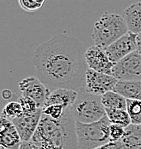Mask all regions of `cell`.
I'll return each mask as SVG.
<instances>
[{
  "label": "cell",
  "mask_w": 141,
  "mask_h": 149,
  "mask_svg": "<svg viewBox=\"0 0 141 149\" xmlns=\"http://www.w3.org/2000/svg\"><path fill=\"white\" fill-rule=\"evenodd\" d=\"M85 51L77 38L61 33L37 47L32 63L39 79L49 88H67L80 93L85 90Z\"/></svg>",
  "instance_id": "obj_1"
},
{
  "label": "cell",
  "mask_w": 141,
  "mask_h": 149,
  "mask_svg": "<svg viewBox=\"0 0 141 149\" xmlns=\"http://www.w3.org/2000/svg\"><path fill=\"white\" fill-rule=\"evenodd\" d=\"M31 140L38 149H80L70 108L66 109L63 117L58 120L42 114L39 126Z\"/></svg>",
  "instance_id": "obj_2"
},
{
  "label": "cell",
  "mask_w": 141,
  "mask_h": 149,
  "mask_svg": "<svg viewBox=\"0 0 141 149\" xmlns=\"http://www.w3.org/2000/svg\"><path fill=\"white\" fill-rule=\"evenodd\" d=\"M129 31L123 15L104 13L94 23L92 38L95 45L105 49Z\"/></svg>",
  "instance_id": "obj_3"
},
{
  "label": "cell",
  "mask_w": 141,
  "mask_h": 149,
  "mask_svg": "<svg viewBox=\"0 0 141 149\" xmlns=\"http://www.w3.org/2000/svg\"><path fill=\"white\" fill-rule=\"evenodd\" d=\"M110 125L107 116L93 123H80L75 121L77 140L80 149H95L110 141Z\"/></svg>",
  "instance_id": "obj_4"
},
{
  "label": "cell",
  "mask_w": 141,
  "mask_h": 149,
  "mask_svg": "<svg viewBox=\"0 0 141 149\" xmlns=\"http://www.w3.org/2000/svg\"><path fill=\"white\" fill-rule=\"evenodd\" d=\"M70 111L74 120L80 123H93L106 116V109L102 104L101 96L89 94L85 90L79 93Z\"/></svg>",
  "instance_id": "obj_5"
},
{
  "label": "cell",
  "mask_w": 141,
  "mask_h": 149,
  "mask_svg": "<svg viewBox=\"0 0 141 149\" xmlns=\"http://www.w3.org/2000/svg\"><path fill=\"white\" fill-rule=\"evenodd\" d=\"M112 75L120 81L141 80V54L138 51H134L115 63Z\"/></svg>",
  "instance_id": "obj_6"
},
{
  "label": "cell",
  "mask_w": 141,
  "mask_h": 149,
  "mask_svg": "<svg viewBox=\"0 0 141 149\" xmlns=\"http://www.w3.org/2000/svg\"><path fill=\"white\" fill-rule=\"evenodd\" d=\"M118 80L113 75L97 72L87 68L85 75V91L89 94L102 96L114 90Z\"/></svg>",
  "instance_id": "obj_7"
},
{
  "label": "cell",
  "mask_w": 141,
  "mask_h": 149,
  "mask_svg": "<svg viewBox=\"0 0 141 149\" xmlns=\"http://www.w3.org/2000/svg\"><path fill=\"white\" fill-rule=\"evenodd\" d=\"M18 88H19L22 96L33 99L41 109L44 107L45 103L51 93L50 88L44 82L33 76L22 79L18 84Z\"/></svg>",
  "instance_id": "obj_8"
},
{
  "label": "cell",
  "mask_w": 141,
  "mask_h": 149,
  "mask_svg": "<svg viewBox=\"0 0 141 149\" xmlns=\"http://www.w3.org/2000/svg\"><path fill=\"white\" fill-rule=\"evenodd\" d=\"M136 37H137V34L128 31L121 38L106 47L105 52L107 53L109 59L115 64L132 52L136 51L137 50Z\"/></svg>",
  "instance_id": "obj_9"
},
{
  "label": "cell",
  "mask_w": 141,
  "mask_h": 149,
  "mask_svg": "<svg viewBox=\"0 0 141 149\" xmlns=\"http://www.w3.org/2000/svg\"><path fill=\"white\" fill-rule=\"evenodd\" d=\"M85 61L87 64V68L97 72L112 75L114 63L109 59L104 48L98 45H92L88 47L85 51Z\"/></svg>",
  "instance_id": "obj_10"
},
{
  "label": "cell",
  "mask_w": 141,
  "mask_h": 149,
  "mask_svg": "<svg viewBox=\"0 0 141 149\" xmlns=\"http://www.w3.org/2000/svg\"><path fill=\"white\" fill-rule=\"evenodd\" d=\"M42 114L43 111L42 109H40L34 114H31V115H24L23 114L21 117L14 119L12 121L19 132L22 142L30 141L32 139L33 135L35 134L36 130L39 126Z\"/></svg>",
  "instance_id": "obj_11"
},
{
  "label": "cell",
  "mask_w": 141,
  "mask_h": 149,
  "mask_svg": "<svg viewBox=\"0 0 141 149\" xmlns=\"http://www.w3.org/2000/svg\"><path fill=\"white\" fill-rule=\"evenodd\" d=\"M21 137L12 121L1 116L0 119V145L4 149H20Z\"/></svg>",
  "instance_id": "obj_12"
},
{
  "label": "cell",
  "mask_w": 141,
  "mask_h": 149,
  "mask_svg": "<svg viewBox=\"0 0 141 149\" xmlns=\"http://www.w3.org/2000/svg\"><path fill=\"white\" fill-rule=\"evenodd\" d=\"M79 95V92L72 89H67V88H56L53 89L50 93L48 99H47L45 106L52 104H58L64 106L66 109H69L73 106L75 101L77 100ZM43 107V108H44ZM42 108V109H43Z\"/></svg>",
  "instance_id": "obj_13"
},
{
  "label": "cell",
  "mask_w": 141,
  "mask_h": 149,
  "mask_svg": "<svg viewBox=\"0 0 141 149\" xmlns=\"http://www.w3.org/2000/svg\"><path fill=\"white\" fill-rule=\"evenodd\" d=\"M123 17L125 19L128 29L130 32L138 34L141 32V2L131 4L125 8L123 12Z\"/></svg>",
  "instance_id": "obj_14"
},
{
  "label": "cell",
  "mask_w": 141,
  "mask_h": 149,
  "mask_svg": "<svg viewBox=\"0 0 141 149\" xmlns=\"http://www.w3.org/2000/svg\"><path fill=\"white\" fill-rule=\"evenodd\" d=\"M113 91L119 93L126 99L141 100V80H138V81H120L118 80Z\"/></svg>",
  "instance_id": "obj_15"
},
{
  "label": "cell",
  "mask_w": 141,
  "mask_h": 149,
  "mask_svg": "<svg viewBox=\"0 0 141 149\" xmlns=\"http://www.w3.org/2000/svg\"><path fill=\"white\" fill-rule=\"evenodd\" d=\"M123 149H138L141 146V125L132 124L125 128L121 141Z\"/></svg>",
  "instance_id": "obj_16"
},
{
  "label": "cell",
  "mask_w": 141,
  "mask_h": 149,
  "mask_svg": "<svg viewBox=\"0 0 141 149\" xmlns=\"http://www.w3.org/2000/svg\"><path fill=\"white\" fill-rule=\"evenodd\" d=\"M101 101L105 109H126L127 99L115 91H109L101 96Z\"/></svg>",
  "instance_id": "obj_17"
},
{
  "label": "cell",
  "mask_w": 141,
  "mask_h": 149,
  "mask_svg": "<svg viewBox=\"0 0 141 149\" xmlns=\"http://www.w3.org/2000/svg\"><path fill=\"white\" fill-rule=\"evenodd\" d=\"M106 116L111 124L120 125L126 128L131 124V118L126 109H106Z\"/></svg>",
  "instance_id": "obj_18"
},
{
  "label": "cell",
  "mask_w": 141,
  "mask_h": 149,
  "mask_svg": "<svg viewBox=\"0 0 141 149\" xmlns=\"http://www.w3.org/2000/svg\"><path fill=\"white\" fill-rule=\"evenodd\" d=\"M23 109L19 101H10L5 105V107L2 110V117L13 121L23 115Z\"/></svg>",
  "instance_id": "obj_19"
},
{
  "label": "cell",
  "mask_w": 141,
  "mask_h": 149,
  "mask_svg": "<svg viewBox=\"0 0 141 149\" xmlns=\"http://www.w3.org/2000/svg\"><path fill=\"white\" fill-rule=\"evenodd\" d=\"M127 111L132 124L141 125V100L127 99Z\"/></svg>",
  "instance_id": "obj_20"
},
{
  "label": "cell",
  "mask_w": 141,
  "mask_h": 149,
  "mask_svg": "<svg viewBox=\"0 0 141 149\" xmlns=\"http://www.w3.org/2000/svg\"><path fill=\"white\" fill-rule=\"evenodd\" d=\"M42 111L43 114L49 116L50 118L58 120V119L63 117V115L65 114V111H66V108L64 106H62V105L52 104V105H48V106H45L42 109Z\"/></svg>",
  "instance_id": "obj_21"
},
{
  "label": "cell",
  "mask_w": 141,
  "mask_h": 149,
  "mask_svg": "<svg viewBox=\"0 0 141 149\" xmlns=\"http://www.w3.org/2000/svg\"><path fill=\"white\" fill-rule=\"evenodd\" d=\"M18 101L20 102L22 106V109H23V113L24 115H31V114H34L40 110L41 108H39V106L37 105V103L34 101L33 99L29 97H25V96H21L19 98Z\"/></svg>",
  "instance_id": "obj_22"
},
{
  "label": "cell",
  "mask_w": 141,
  "mask_h": 149,
  "mask_svg": "<svg viewBox=\"0 0 141 149\" xmlns=\"http://www.w3.org/2000/svg\"><path fill=\"white\" fill-rule=\"evenodd\" d=\"M45 0H18L21 8L27 12H35L43 6Z\"/></svg>",
  "instance_id": "obj_23"
},
{
  "label": "cell",
  "mask_w": 141,
  "mask_h": 149,
  "mask_svg": "<svg viewBox=\"0 0 141 149\" xmlns=\"http://www.w3.org/2000/svg\"><path fill=\"white\" fill-rule=\"evenodd\" d=\"M125 133V128L120 125L116 124H111L110 125V131H109V135H110V141L111 142H118L121 141L122 137L124 136Z\"/></svg>",
  "instance_id": "obj_24"
},
{
  "label": "cell",
  "mask_w": 141,
  "mask_h": 149,
  "mask_svg": "<svg viewBox=\"0 0 141 149\" xmlns=\"http://www.w3.org/2000/svg\"><path fill=\"white\" fill-rule=\"evenodd\" d=\"M95 149H123L122 143L120 141L118 142H109L107 144H104L102 146L95 148Z\"/></svg>",
  "instance_id": "obj_25"
},
{
  "label": "cell",
  "mask_w": 141,
  "mask_h": 149,
  "mask_svg": "<svg viewBox=\"0 0 141 149\" xmlns=\"http://www.w3.org/2000/svg\"><path fill=\"white\" fill-rule=\"evenodd\" d=\"M2 95H3V98L6 100L10 99L11 97H12V92H11L10 90H8V89H5V90L2 92Z\"/></svg>",
  "instance_id": "obj_26"
},
{
  "label": "cell",
  "mask_w": 141,
  "mask_h": 149,
  "mask_svg": "<svg viewBox=\"0 0 141 149\" xmlns=\"http://www.w3.org/2000/svg\"><path fill=\"white\" fill-rule=\"evenodd\" d=\"M136 41H137V50H136V51H138L141 54V32L137 34Z\"/></svg>",
  "instance_id": "obj_27"
},
{
  "label": "cell",
  "mask_w": 141,
  "mask_h": 149,
  "mask_svg": "<svg viewBox=\"0 0 141 149\" xmlns=\"http://www.w3.org/2000/svg\"><path fill=\"white\" fill-rule=\"evenodd\" d=\"M138 149H141V146H140V147H139V148H138Z\"/></svg>",
  "instance_id": "obj_28"
}]
</instances>
